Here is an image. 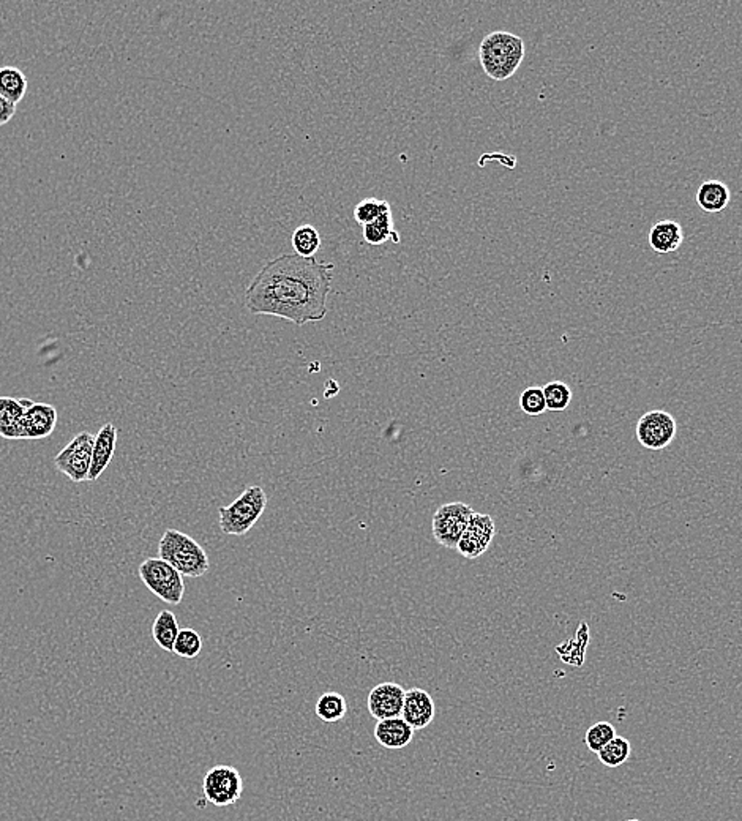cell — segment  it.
<instances>
[{
	"label": "cell",
	"mask_w": 742,
	"mask_h": 821,
	"mask_svg": "<svg viewBox=\"0 0 742 821\" xmlns=\"http://www.w3.org/2000/svg\"><path fill=\"white\" fill-rule=\"evenodd\" d=\"M334 263L280 255L257 272L246 291V306L257 316H276L302 327L323 321L332 291Z\"/></svg>",
	"instance_id": "6da1fadb"
},
{
	"label": "cell",
	"mask_w": 742,
	"mask_h": 821,
	"mask_svg": "<svg viewBox=\"0 0 742 821\" xmlns=\"http://www.w3.org/2000/svg\"><path fill=\"white\" fill-rule=\"evenodd\" d=\"M525 59L523 38L509 32H491L479 46L480 65L488 78L506 81L514 76Z\"/></svg>",
	"instance_id": "7a4b0ae2"
},
{
	"label": "cell",
	"mask_w": 742,
	"mask_h": 821,
	"mask_svg": "<svg viewBox=\"0 0 742 821\" xmlns=\"http://www.w3.org/2000/svg\"><path fill=\"white\" fill-rule=\"evenodd\" d=\"M158 556L182 576L199 578L209 572L207 553L196 540L177 529H166L158 544Z\"/></svg>",
	"instance_id": "3957f363"
},
{
	"label": "cell",
	"mask_w": 742,
	"mask_h": 821,
	"mask_svg": "<svg viewBox=\"0 0 742 821\" xmlns=\"http://www.w3.org/2000/svg\"><path fill=\"white\" fill-rule=\"evenodd\" d=\"M267 507V495L261 486H248L233 504L218 509L220 529L228 536H246Z\"/></svg>",
	"instance_id": "277c9868"
},
{
	"label": "cell",
	"mask_w": 742,
	"mask_h": 821,
	"mask_svg": "<svg viewBox=\"0 0 742 821\" xmlns=\"http://www.w3.org/2000/svg\"><path fill=\"white\" fill-rule=\"evenodd\" d=\"M139 576L150 593L155 594L163 602L179 606L184 599L186 594L184 576L160 557H147L139 566Z\"/></svg>",
	"instance_id": "5b68a950"
},
{
	"label": "cell",
	"mask_w": 742,
	"mask_h": 821,
	"mask_svg": "<svg viewBox=\"0 0 742 821\" xmlns=\"http://www.w3.org/2000/svg\"><path fill=\"white\" fill-rule=\"evenodd\" d=\"M206 801L216 807H228L239 801L244 793V780L233 766L218 765L207 771L203 780Z\"/></svg>",
	"instance_id": "8992f818"
},
{
	"label": "cell",
	"mask_w": 742,
	"mask_h": 821,
	"mask_svg": "<svg viewBox=\"0 0 742 821\" xmlns=\"http://www.w3.org/2000/svg\"><path fill=\"white\" fill-rule=\"evenodd\" d=\"M94 443H95L94 435H90L89 432L79 433L68 443L65 449L60 450L57 454L55 458V468L76 484L89 480Z\"/></svg>",
	"instance_id": "52a82bcc"
},
{
	"label": "cell",
	"mask_w": 742,
	"mask_h": 821,
	"mask_svg": "<svg viewBox=\"0 0 742 821\" xmlns=\"http://www.w3.org/2000/svg\"><path fill=\"white\" fill-rule=\"evenodd\" d=\"M473 516V507L467 504H443L433 516L435 539L446 548H456V550L461 536L466 531Z\"/></svg>",
	"instance_id": "ba28073f"
},
{
	"label": "cell",
	"mask_w": 742,
	"mask_h": 821,
	"mask_svg": "<svg viewBox=\"0 0 742 821\" xmlns=\"http://www.w3.org/2000/svg\"><path fill=\"white\" fill-rule=\"evenodd\" d=\"M677 435V422L664 411H651L641 417L637 426V438L643 447L660 450L667 447Z\"/></svg>",
	"instance_id": "9c48e42d"
},
{
	"label": "cell",
	"mask_w": 742,
	"mask_h": 821,
	"mask_svg": "<svg viewBox=\"0 0 742 821\" xmlns=\"http://www.w3.org/2000/svg\"><path fill=\"white\" fill-rule=\"evenodd\" d=\"M495 533H496V528H495L493 518L486 514L474 512L466 531L463 533L460 542L456 546V550L461 556L467 557V559L482 556L488 550Z\"/></svg>",
	"instance_id": "30bf717a"
},
{
	"label": "cell",
	"mask_w": 742,
	"mask_h": 821,
	"mask_svg": "<svg viewBox=\"0 0 742 821\" xmlns=\"http://www.w3.org/2000/svg\"><path fill=\"white\" fill-rule=\"evenodd\" d=\"M406 690L400 684H377L368 694V711L376 720L396 719L401 717L405 705Z\"/></svg>",
	"instance_id": "8fae6325"
},
{
	"label": "cell",
	"mask_w": 742,
	"mask_h": 821,
	"mask_svg": "<svg viewBox=\"0 0 742 821\" xmlns=\"http://www.w3.org/2000/svg\"><path fill=\"white\" fill-rule=\"evenodd\" d=\"M435 713H436L435 702L426 690H406L401 719L405 720L407 726H413L414 730H424L435 719Z\"/></svg>",
	"instance_id": "7c38bea8"
},
{
	"label": "cell",
	"mask_w": 742,
	"mask_h": 821,
	"mask_svg": "<svg viewBox=\"0 0 742 821\" xmlns=\"http://www.w3.org/2000/svg\"><path fill=\"white\" fill-rule=\"evenodd\" d=\"M27 398L0 396V436L5 439H25V409L32 405Z\"/></svg>",
	"instance_id": "4fadbf2b"
},
{
	"label": "cell",
	"mask_w": 742,
	"mask_h": 821,
	"mask_svg": "<svg viewBox=\"0 0 742 821\" xmlns=\"http://www.w3.org/2000/svg\"><path fill=\"white\" fill-rule=\"evenodd\" d=\"M57 426V409L48 403H32L25 414V439L48 438Z\"/></svg>",
	"instance_id": "5bb4252c"
},
{
	"label": "cell",
	"mask_w": 742,
	"mask_h": 821,
	"mask_svg": "<svg viewBox=\"0 0 742 821\" xmlns=\"http://www.w3.org/2000/svg\"><path fill=\"white\" fill-rule=\"evenodd\" d=\"M117 443V428L113 424H106L96 433L94 452H92V465H90L89 480L98 479L113 460Z\"/></svg>",
	"instance_id": "9a60e30c"
},
{
	"label": "cell",
	"mask_w": 742,
	"mask_h": 821,
	"mask_svg": "<svg viewBox=\"0 0 742 821\" xmlns=\"http://www.w3.org/2000/svg\"><path fill=\"white\" fill-rule=\"evenodd\" d=\"M414 732L413 726H407L401 717L377 720L375 726V737L386 749H405L413 741Z\"/></svg>",
	"instance_id": "2e32d148"
},
{
	"label": "cell",
	"mask_w": 742,
	"mask_h": 821,
	"mask_svg": "<svg viewBox=\"0 0 742 821\" xmlns=\"http://www.w3.org/2000/svg\"><path fill=\"white\" fill-rule=\"evenodd\" d=\"M683 226L677 222L664 220L654 225L649 231V246L658 255L677 252L683 245Z\"/></svg>",
	"instance_id": "e0dca14e"
},
{
	"label": "cell",
	"mask_w": 742,
	"mask_h": 821,
	"mask_svg": "<svg viewBox=\"0 0 742 821\" xmlns=\"http://www.w3.org/2000/svg\"><path fill=\"white\" fill-rule=\"evenodd\" d=\"M730 203L728 186L718 180H707L701 184L697 193V205L707 214H717Z\"/></svg>",
	"instance_id": "ac0fdd59"
},
{
	"label": "cell",
	"mask_w": 742,
	"mask_h": 821,
	"mask_svg": "<svg viewBox=\"0 0 742 821\" xmlns=\"http://www.w3.org/2000/svg\"><path fill=\"white\" fill-rule=\"evenodd\" d=\"M25 92L27 79L25 73L16 66L0 68V96H4L13 105H18L25 98Z\"/></svg>",
	"instance_id": "d6986e66"
},
{
	"label": "cell",
	"mask_w": 742,
	"mask_h": 821,
	"mask_svg": "<svg viewBox=\"0 0 742 821\" xmlns=\"http://www.w3.org/2000/svg\"><path fill=\"white\" fill-rule=\"evenodd\" d=\"M179 632L177 617L173 612L163 610L158 613L155 623L152 626V638L155 640L158 646L162 647L163 651L173 653L174 643H175Z\"/></svg>",
	"instance_id": "ffe728a7"
},
{
	"label": "cell",
	"mask_w": 742,
	"mask_h": 821,
	"mask_svg": "<svg viewBox=\"0 0 742 821\" xmlns=\"http://www.w3.org/2000/svg\"><path fill=\"white\" fill-rule=\"evenodd\" d=\"M364 239L368 245H383L387 240H392L394 244L400 242V235L396 233L392 210L379 216L376 222L364 226Z\"/></svg>",
	"instance_id": "44dd1931"
},
{
	"label": "cell",
	"mask_w": 742,
	"mask_h": 821,
	"mask_svg": "<svg viewBox=\"0 0 742 821\" xmlns=\"http://www.w3.org/2000/svg\"><path fill=\"white\" fill-rule=\"evenodd\" d=\"M315 713L326 724H336L346 716V700L338 692H326L319 696L316 706H315Z\"/></svg>",
	"instance_id": "7402d4cb"
},
{
	"label": "cell",
	"mask_w": 742,
	"mask_h": 821,
	"mask_svg": "<svg viewBox=\"0 0 742 821\" xmlns=\"http://www.w3.org/2000/svg\"><path fill=\"white\" fill-rule=\"evenodd\" d=\"M291 244L296 255L302 258H315L317 250L321 248V235L312 225H302L294 231Z\"/></svg>",
	"instance_id": "603a6c76"
},
{
	"label": "cell",
	"mask_w": 742,
	"mask_h": 821,
	"mask_svg": "<svg viewBox=\"0 0 742 821\" xmlns=\"http://www.w3.org/2000/svg\"><path fill=\"white\" fill-rule=\"evenodd\" d=\"M632 754V746L628 743V739L623 736H617L611 739L610 743L605 746L604 749L597 752L600 763L607 767H619L627 762L628 756Z\"/></svg>",
	"instance_id": "cb8c5ba5"
},
{
	"label": "cell",
	"mask_w": 742,
	"mask_h": 821,
	"mask_svg": "<svg viewBox=\"0 0 742 821\" xmlns=\"http://www.w3.org/2000/svg\"><path fill=\"white\" fill-rule=\"evenodd\" d=\"M390 205L384 199L366 198L360 201L359 205L354 207V220L362 226H366L370 223L376 222L379 216L384 215L386 212H389Z\"/></svg>",
	"instance_id": "d4e9b609"
},
{
	"label": "cell",
	"mask_w": 742,
	"mask_h": 821,
	"mask_svg": "<svg viewBox=\"0 0 742 821\" xmlns=\"http://www.w3.org/2000/svg\"><path fill=\"white\" fill-rule=\"evenodd\" d=\"M203 649V638L196 630L180 629L179 636L174 643L173 653L184 659H195Z\"/></svg>",
	"instance_id": "484cf974"
},
{
	"label": "cell",
	"mask_w": 742,
	"mask_h": 821,
	"mask_svg": "<svg viewBox=\"0 0 742 821\" xmlns=\"http://www.w3.org/2000/svg\"><path fill=\"white\" fill-rule=\"evenodd\" d=\"M545 402H546V409L551 411H564L569 406L572 400V392L567 384L561 381H553L545 385L544 389Z\"/></svg>",
	"instance_id": "4316f807"
},
{
	"label": "cell",
	"mask_w": 742,
	"mask_h": 821,
	"mask_svg": "<svg viewBox=\"0 0 742 821\" xmlns=\"http://www.w3.org/2000/svg\"><path fill=\"white\" fill-rule=\"evenodd\" d=\"M617 737V728L610 722H597L596 726L587 728L585 743L591 752H600L611 739Z\"/></svg>",
	"instance_id": "83f0119b"
},
{
	"label": "cell",
	"mask_w": 742,
	"mask_h": 821,
	"mask_svg": "<svg viewBox=\"0 0 742 821\" xmlns=\"http://www.w3.org/2000/svg\"><path fill=\"white\" fill-rule=\"evenodd\" d=\"M520 408L527 416H540L546 409L544 390L540 387H527L520 396Z\"/></svg>",
	"instance_id": "f1b7e54d"
},
{
	"label": "cell",
	"mask_w": 742,
	"mask_h": 821,
	"mask_svg": "<svg viewBox=\"0 0 742 821\" xmlns=\"http://www.w3.org/2000/svg\"><path fill=\"white\" fill-rule=\"evenodd\" d=\"M15 113H16V105H13L4 96H0V126L8 124L13 119Z\"/></svg>",
	"instance_id": "f546056e"
},
{
	"label": "cell",
	"mask_w": 742,
	"mask_h": 821,
	"mask_svg": "<svg viewBox=\"0 0 742 821\" xmlns=\"http://www.w3.org/2000/svg\"><path fill=\"white\" fill-rule=\"evenodd\" d=\"M628 821H640V820H628Z\"/></svg>",
	"instance_id": "4dcf8cb0"
}]
</instances>
